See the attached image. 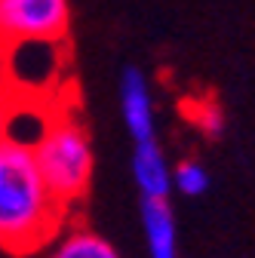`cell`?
I'll return each instance as SVG.
<instances>
[{
	"mask_svg": "<svg viewBox=\"0 0 255 258\" xmlns=\"http://www.w3.org/2000/svg\"><path fill=\"white\" fill-rule=\"evenodd\" d=\"M68 224V209L46 187L31 145L0 142V249L31 255Z\"/></svg>",
	"mask_w": 255,
	"mask_h": 258,
	"instance_id": "cell-1",
	"label": "cell"
},
{
	"mask_svg": "<svg viewBox=\"0 0 255 258\" xmlns=\"http://www.w3.org/2000/svg\"><path fill=\"white\" fill-rule=\"evenodd\" d=\"M37 169L52 190V197L68 212L86 197L92 184L95 154L83 120L74 108H52L37 142L31 145Z\"/></svg>",
	"mask_w": 255,
	"mask_h": 258,
	"instance_id": "cell-2",
	"label": "cell"
},
{
	"mask_svg": "<svg viewBox=\"0 0 255 258\" xmlns=\"http://www.w3.org/2000/svg\"><path fill=\"white\" fill-rule=\"evenodd\" d=\"M71 28L68 0H0V46L25 40H61Z\"/></svg>",
	"mask_w": 255,
	"mask_h": 258,
	"instance_id": "cell-3",
	"label": "cell"
},
{
	"mask_svg": "<svg viewBox=\"0 0 255 258\" xmlns=\"http://www.w3.org/2000/svg\"><path fill=\"white\" fill-rule=\"evenodd\" d=\"M120 117L133 142H148L157 139V108H154V92L142 68L126 64L120 74Z\"/></svg>",
	"mask_w": 255,
	"mask_h": 258,
	"instance_id": "cell-4",
	"label": "cell"
},
{
	"mask_svg": "<svg viewBox=\"0 0 255 258\" xmlns=\"http://www.w3.org/2000/svg\"><path fill=\"white\" fill-rule=\"evenodd\" d=\"M133 181L145 200H169L172 194V166L157 145V139L133 142Z\"/></svg>",
	"mask_w": 255,
	"mask_h": 258,
	"instance_id": "cell-5",
	"label": "cell"
},
{
	"mask_svg": "<svg viewBox=\"0 0 255 258\" xmlns=\"http://www.w3.org/2000/svg\"><path fill=\"white\" fill-rule=\"evenodd\" d=\"M142 231L151 258H178V224L169 200L142 197Z\"/></svg>",
	"mask_w": 255,
	"mask_h": 258,
	"instance_id": "cell-6",
	"label": "cell"
},
{
	"mask_svg": "<svg viewBox=\"0 0 255 258\" xmlns=\"http://www.w3.org/2000/svg\"><path fill=\"white\" fill-rule=\"evenodd\" d=\"M43 258H120L114 243L86 224H65L46 246Z\"/></svg>",
	"mask_w": 255,
	"mask_h": 258,
	"instance_id": "cell-7",
	"label": "cell"
},
{
	"mask_svg": "<svg viewBox=\"0 0 255 258\" xmlns=\"http://www.w3.org/2000/svg\"><path fill=\"white\" fill-rule=\"evenodd\" d=\"M184 117H187L190 126H197L206 139H218L225 133V111H221V105L215 99H206V95L187 99L184 102Z\"/></svg>",
	"mask_w": 255,
	"mask_h": 258,
	"instance_id": "cell-8",
	"label": "cell"
},
{
	"mask_svg": "<svg viewBox=\"0 0 255 258\" xmlns=\"http://www.w3.org/2000/svg\"><path fill=\"white\" fill-rule=\"evenodd\" d=\"M172 187L184 197H203L209 190V169L200 160H181L172 166Z\"/></svg>",
	"mask_w": 255,
	"mask_h": 258,
	"instance_id": "cell-9",
	"label": "cell"
},
{
	"mask_svg": "<svg viewBox=\"0 0 255 258\" xmlns=\"http://www.w3.org/2000/svg\"><path fill=\"white\" fill-rule=\"evenodd\" d=\"M13 105H16V92L0 80V142L7 139L10 133V114H13Z\"/></svg>",
	"mask_w": 255,
	"mask_h": 258,
	"instance_id": "cell-10",
	"label": "cell"
}]
</instances>
